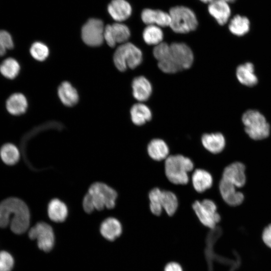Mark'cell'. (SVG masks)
I'll return each instance as SVG.
<instances>
[{
    "label": "cell",
    "mask_w": 271,
    "mask_h": 271,
    "mask_svg": "<svg viewBox=\"0 0 271 271\" xmlns=\"http://www.w3.org/2000/svg\"><path fill=\"white\" fill-rule=\"evenodd\" d=\"M30 213L22 200L10 197L0 202V228L10 227L12 233L22 235L29 228Z\"/></svg>",
    "instance_id": "1"
},
{
    "label": "cell",
    "mask_w": 271,
    "mask_h": 271,
    "mask_svg": "<svg viewBox=\"0 0 271 271\" xmlns=\"http://www.w3.org/2000/svg\"><path fill=\"white\" fill-rule=\"evenodd\" d=\"M193 61V52L188 45L183 43H173L170 45L165 56L158 61V65L166 73H174L189 68Z\"/></svg>",
    "instance_id": "2"
},
{
    "label": "cell",
    "mask_w": 271,
    "mask_h": 271,
    "mask_svg": "<svg viewBox=\"0 0 271 271\" xmlns=\"http://www.w3.org/2000/svg\"><path fill=\"white\" fill-rule=\"evenodd\" d=\"M194 168L189 158L181 155L169 156L165 160V172L167 179L172 183L185 185L189 182L188 173Z\"/></svg>",
    "instance_id": "3"
},
{
    "label": "cell",
    "mask_w": 271,
    "mask_h": 271,
    "mask_svg": "<svg viewBox=\"0 0 271 271\" xmlns=\"http://www.w3.org/2000/svg\"><path fill=\"white\" fill-rule=\"evenodd\" d=\"M247 134L254 140H261L270 134V125L264 116L259 111L249 109L243 113L241 117Z\"/></svg>",
    "instance_id": "4"
},
{
    "label": "cell",
    "mask_w": 271,
    "mask_h": 271,
    "mask_svg": "<svg viewBox=\"0 0 271 271\" xmlns=\"http://www.w3.org/2000/svg\"><path fill=\"white\" fill-rule=\"evenodd\" d=\"M169 13L171 18L169 27L176 33H188L196 30L198 26L195 13L187 7L175 6L170 9Z\"/></svg>",
    "instance_id": "5"
},
{
    "label": "cell",
    "mask_w": 271,
    "mask_h": 271,
    "mask_svg": "<svg viewBox=\"0 0 271 271\" xmlns=\"http://www.w3.org/2000/svg\"><path fill=\"white\" fill-rule=\"evenodd\" d=\"M113 60L116 68L121 72L127 68L134 69L143 60L141 50L131 43L121 44L115 50Z\"/></svg>",
    "instance_id": "6"
},
{
    "label": "cell",
    "mask_w": 271,
    "mask_h": 271,
    "mask_svg": "<svg viewBox=\"0 0 271 271\" xmlns=\"http://www.w3.org/2000/svg\"><path fill=\"white\" fill-rule=\"evenodd\" d=\"M90 197L95 209L113 208L115 205L116 192L106 184L96 182L92 184L87 193Z\"/></svg>",
    "instance_id": "7"
},
{
    "label": "cell",
    "mask_w": 271,
    "mask_h": 271,
    "mask_svg": "<svg viewBox=\"0 0 271 271\" xmlns=\"http://www.w3.org/2000/svg\"><path fill=\"white\" fill-rule=\"evenodd\" d=\"M192 208L200 222L209 229L215 228L221 220L217 206L210 199L196 201L192 205Z\"/></svg>",
    "instance_id": "8"
},
{
    "label": "cell",
    "mask_w": 271,
    "mask_h": 271,
    "mask_svg": "<svg viewBox=\"0 0 271 271\" xmlns=\"http://www.w3.org/2000/svg\"><path fill=\"white\" fill-rule=\"evenodd\" d=\"M28 236L31 240H36L38 247L43 251H49L53 247L54 232L51 226L45 222H38L31 227Z\"/></svg>",
    "instance_id": "9"
},
{
    "label": "cell",
    "mask_w": 271,
    "mask_h": 271,
    "mask_svg": "<svg viewBox=\"0 0 271 271\" xmlns=\"http://www.w3.org/2000/svg\"><path fill=\"white\" fill-rule=\"evenodd\" d=\"M104 28L102 21L89 19L82 27L81 37L84 43L91 47H98L104 41Z\"/></svg>",
    "instance_id": "10"
},
{
    "label": "cell",
    "mask_w": 271,
    "mask_h": 271,
    "mask_svg": "<svg viewBox=\"0 0 271 271\" xmlns=\"http://www.w3.org/2000/svg\"><path fill=\"white\" fill-rule=\"evenodd\" d=\"M130 36L128 27L120 23L108 25L104 28V41L110 47H114L117 43L122 44L127 42Z\"/></svg>",
    "instance_id": "11"
},
{
    "label": "cell",
    "mask_w": 271,
    "mask_h": 271,
    "mask_svg": "<svg viewBox=\"0 0 271 271\" xmlns=\"http://www.w3.org/2000/svg\"><path fill=\"white\" fill-rule=\"evenodd\" d=\"M245 166L239 162L232 163L226 167L222 173V179L229 182L236 187H241L246 183Z\"/></svg>",
    "instance_id": "12"
},
{
    "label": "cell",
    "mask_w": 271,
    "mask_h": 271,
    "mask_svg": "<svg viewBox=\"0 0 271 271\" xmlns=\"http://www.w3.org/2000/svg\"><path fill=\"white\" fill-rule=\"evenodd\" d=\"M141 17L142 21L147 25L166 27L170 26L171 22L169 13L160 10L145 9L141 13Z\"/></svg>",
    "instance_id": "13"
},
{
    "label": "cell",
    "mask_w": 271,
    "mask_h": 271,
    "mask_svg": "<svg viewBox=\"0 0 271 271\" xmlns=\"http://www.w3.org/2000/svg\"><path fill=\"white\" fill-rule=\"evenodd\" d=\"M219 189L222 199L228 205L236 206L243 202V194L237 191L236 187L229 182L222 178L219 184Z\"/></svg>",
    "instance_id": "14"
},
{
    "label": "cell",
    "mask_w": 271,
    "mask_h": 271,
    "mask_svg": "<svg viewBox=\"0 0 271 271\" xmlns=\"http://www.w3.org/2000/svg\"><path fill=\"white\" fill-rule=\"evenodd\" d=\"M28 107V102L26 96L21 92H14L10 94L5 102L7 112L13 116L24 114Z\"/></svg>",
    "instance_id": "15"
},
{
    "label": "cell",
    "mask_w": 271,
    "mask_h": 271,
    "mask_svg": "<svg viewBox=\"0 0 271 271\" xmlns=\"http://www.w3.org/2000/svg\"><path fill=\"white\" fill-rule=\"evenodd\" d=\"M208 11L220 25H224L228 22L231 13L229 3L223 0L211 2L208 4Z\"/></svg>",
    "instance_id": "16"
},
{
    "label": "cell",
    "mask_w": 271,
    "mask_h": 271,
    "mask_svg": "<svg viewBox=\"0 0 271 271\" xmlns=\"http://www.w3.org/2000/svg\"><path fill=\"white\" fill-rule=\"evenodd\" d=\"M107 10L113 19L118 22L127 19L132 12L130 5L125 0H112Z\"/></svg>",
    "instance_id": "17"
},
{
    "label": "cell",
    "mask_w": 271,
    "mask_h": 271,
    "mask_svg": "<svg viewBox=\"0 0 271 271\" xmlns=\"http://www.w3.org/2000/svg\"><path fill=\"white\" fill-rule=\"evenodd\" d=\"M132 95L137 100H147L152 92V87L147 78L143 76L134 78L132 82Z\"/></svg>",
    "instance_id": "18"
},
{
    "label": "cell",
    "mask_w": 271,
    "mask_h": 271,
    "mask_svg": "<svg viewBox=\"0 0 271 271\" xmlns=\"http://www.w3.org/2000/svg\"><path fill=\"white\" fill-rule=\"evenodd\" d=\"M236 76L238 81L246 86L252 87L258 82L254 65L251 62H245L239 65L236 70Z\"/></svg>",
    "instance_id": "19"
},
{
    "label": "cell",
    "mask_w": 271,
    "mask_h": 271,
    "mask_svg": "<svg viewBox=\"0 0 271 271\" xmlns=\"http://www.w3.org/2000/svg\"><path fill=\"white\" fill-rule=\"evenodd\" d=\"M201 143L206 150L216 154L223 150L226 141L221 133L215 132L204 134L201 137Z\"/></svg>",
    "instance_id": "20"
},
{
    "label": "cell",
    "mask_w": 271,
    "mask_h": 271,
    "mask_svg": "<svg viewBox=\"0 0 271 271\" xmlns=\"http://www.w3.org/2000/svg\"><path fill=\"white\" fill-rule=\"evenodd\" d=\"M100 231L105 239L113 241L121 235L122 227L118 220L113 217H109L102 222Z\"/></svg>",
    "instance_id": "21"
},
{
    "label": "cell",
    "mask_w": 271,
    "mask_h": 271,
    "mask_svg": "<svg viewBox=\"0 0 271 271\" xmlns=\"http://www.w3.org/2000/svg\"><path fill=\"white\" fill-rule=\"evenodd\" d=\"M193 188L198 193H202L211 187L213 178L208 171L201 169L194 171L192 176Z\"/></svg>",
    "instance_id": "22"
},
{
    "label": "cell",
    "mask_w": 271,
    "mask_h": 271,
    "mask_svg": "<svg viewBox=\"0 0 271 271\" xmlns=\"http://www.w3.org/2000/svg\"><path fill=\"white\" fill-rule=\"evenodd\" d=\"M58 95L62 103L67 106L75 105L79 100L76 89L68 81L63 82L59 85Z\"/></svg>",
    "instance_id": "23"
},
{
    "label": "cell",
    "mask_w": 271,
    "mask_h": 271,
    "mask_svg": "<svg viewBox=\"0 0 271 271\" xmlns=\"http://www.w3.org/2000/svg\"><path fill=\"white\" fill-rule=\"evenodd\" d=\"M147 152L151 158L160 161L166 159L169 156V149L164 141L160 139H154L149 143Z\"/></svg>",
    "instance_id": "24"
},
{
    "label": "cell",
    "mask_w": 271,
    "mask_h": 271,
    "mask_svg": "<svg viewBox=\"0 0 271 271\" xmlns=\"http://www.w3.org/2000/svg\"><path fill=\"white\" fill-rule=\"evenodd\" d=\"M20 71V64L14 57H7L0 63V74L7 79L14 80L18 76Z\"/></svg>",
    "instance_id": "25"
},
{
    "label": "cell",
    "mask_w": 271,
    "mask_h": 271,
    "mask_svg": "<svg viewBox=\"0 0 271 271\" xmlns=\"http://www.w3.org/2000/svg\"><path fill=\"white\" fill-rule=\"evenodd\" d=\"M130 116L132 122L137 125H142L152 118V112L146 105L142 103L134 104L131 108Z\"/></svg>",
    "instance_id": "26"
},
{
    "label": "cell",
    "mask_w": 271,
    "mask_h": 271,
    "mask_svg": "<svg viewBox=\"0 0 271 271\" xmlns=\"http://www.w3.org/2000/svg\"><path fill=\"white\" fill-rule=\"evenodd\" d=\"M48 214L52 221L56 222H63L67 216V207L61 200L54 199L48 204Z\"/></svg>",
    "instance_id": "27"
},
{
    "label": "cell",
    "mask_w": 271,
    "mask_h": 271,
    "mask_svg": "<svg viewBox=\"0 0 271 271\" xmlns=\"http://www.w3.org/2000/svg\"><path fill=\"white\" fill-rule=\"evenodd\" d=\"M250 23L245 16L236 15L230 20L228 25L229 31L234 35L240 37L246 34L250 30Z\"/></svg>",
    "instance_id": "28"
},
{
    "label": "cell",
    "mask_w": 271,
    "mask_h": 271,
    "mask_svg": "<svg viewBox=\"0 0 271 271\" xmlns=\"http://www.w3.org/2000/svg\"><path fill=\"white\" fill-rule=\"evenodd\" d=\"M145 43L155 46L163 42L164 34L161 27L156 25H147L143 32Z\"/></svg>",
    "instance_id": "29"
},
{
    "label": "cell",
    "mask_w": 271,
    "mask_h": 271,
    "mask_svg": "<svg viewBox=\"0 0 271 271\" xmlns=\"http://www.w3.org/2000/svg\"><path fill=\"white\" fill-rule=\"evenodd\" d=\"M0 156L2 161L8 165L16 164L20 159V152L17 147L13 144L7 143L0 149Z\"/></svg>",
    "instance_id": "30"
},
{
    "label": "cell",
    "mask_w": 271,
    "mask_h": 271,
    "mask_svg": "<svg viewBox=\"0 0 271 271\" xmlns=\"http://www.w3.org/2000/svg\"><path fill=\"white\" fill-rule=\"evenodd\" d=\"M162 205L169 216H173L178 207V200L176 195L170 191H162Z\"/></svg>",
    "instance_id": "31"
},
{
    "label": "cell",
    "mask_w": 271,
    "mask_h": 271,
    "mask_svg": "<svg viewBox=\"0 0 271 271\" xmlns=\"http://www.w3.org/2000/svg\"><path fill=\"white\" fill-rule=\"evenodd\" d=\"M162 190L158 188L152 189L149 193L150 209L152 213L157 216L161 215L163 211L162 205Z\"/></svg>",
    "instance_id": "32"
},
{
    "label": "cell",
    "mask_w": 271,
    "mask_h": 271,
    "mask_svg": "<svg viewBox=\"0 0 271 271\" xmlns=\"http://www.w3.org/2000/svg\"><path fill=\"white\" fill-rule=\"evenodd\" d=\"M29 51L31 56L38 61H44L49 54L48 47L43 43L38 41L31 45Z\"/></svg>",
    "instance_id": "33"
},
{
    "label": "cell",
    "mask_w": 271,
    "mask_h": 271,
    "mask_svg": "<svg viewBox=\"0 0 271 271\" xmlns=\"http://www.w3.org/2000/svg\"><path fill=\"white\" fill-rule=\"evenodd\" d=\"M16 260L13 254L9 250H0V271H13Z\"/></svg>",
    "instance_id": "34"
},
{
    "label": "cell",
    "mask_w": 271,
    "mask_h": 271,
    "mask_svg": "<svg viewBox=\"0 0 271 271\" xmlns=\"http://www.w3.org/2000/svg\"><path fill=\"white\" fill-rule=\"evenodd\" d=\"M0 43L8 51L13 49L15 47L14 40L12 35L5 30L0 29Z\"/></svg>",
    "instance_id": "35"
},
{
    "label": "cell",
    "mask_w": 271,
    "mask_h": 271,
    "mask_svg": "<svg viewBox=\"0 0 271 271\" xmlns=\"http://www.w3.org/2000/svg\"><path fill=\"white\" fill-rule=\"evenodd\" d=\"M261 238L264 244L271 249V223L268 224L263 229Z\"/></svg>",
    "instance_id": "36"
},
{
    "label": "cell",
    "mask_w": 271,
    "mask_h": 271,
    "mask_svg": "<svg viewBox=\"0 0 271 271\" xmlns=\"http://www.w3.org/2000/svg\"><path fill=\"white\" fill-rule=\"evenodd\" d=\"M163 271H184V269L180 262L172 260L165 264Z\"/></svg>",
    "instance_id": "37"
},
{
    "label": "cell",
    "mask_w": 271,
    "mask_h": 271,
    "mask_svg": "<svg viewBox=\"0 0 271 271\" xmlns=\"http://www.w3.org/2000/svg\"><path fill=\"white\" fill-rule=\"evenodd\" d=\"M82 206L84 210L88 213H91L95 209L92 201L88 193L84 197Z\"/></svg>",
    "instance_id": "38"
},
{
    "label": "cell",
    "mask_w": 271,
    "mask_h": 271,
    "mask_svg": "<svg viewBox=\"0 0 271 271\" xmlns=\"http://www.w3.org/2000/svg\"><path fill=\"white\" fill-rule=\"evenodd\" d=\"M8 51V50L0 43V58L3 57L6 55Z\"/></svg>",
    "instance_id": "39"
},
{
    "label": "cell",
    "mask_w": 271,
    "mask_h": 271,
    "mask_svg": "<svg viewBox=\"0 0 271 271\" xmlns=\"http://www.w3.org/2000/svg\"><path fill=\"white\" fill-rule=\"evenodd\" d=\"M201 2L204 3H206V4H209L211 2H212L214 0H200Z\"/></svg>",
    "instance_id": "40"
},
{
    "label": "cell",
    "mask_w": 271,
    "mask_h": 271,
    "mask_svg": "<svg viewBox=\"0 0 271 271\" xmlns=\"http://www.w3.org/2000/svg\"><path fill=\"white\" fill-rule=\"evenodd\" d=\"M228 3H232L236 1V0H223Z\"/></svg>",
    "instance_id": "41"
}]
</instances>
